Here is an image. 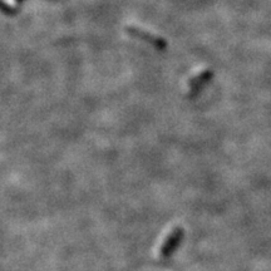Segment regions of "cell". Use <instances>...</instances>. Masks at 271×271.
<instances>
[{
  "mask_svg": "<svg viewBox=\"0 0 271 271\" xmlns=\"http://www.w3.org/2000/svg\"><path fill=\"white\" fill-rule=\"evenodd\" d=\"M181 237H182V228H176V230L172 231L160 248L161 255L166 256L168 255L169 253H172V250H173V247L176 246L177 242L180 241Z\"/></svg>",
  "mask_w": 271,
  "mask_h": 271,
  "instance_id": "obj_1",
  "label": "cell"
},
{
  "mask_svg": "<svg viewBox=\"0 0 271 271\" xmlns=\"http://www.w3.org/2000/svg\"><path fill=\"white\" fill-rule=\"evenodd\" d=\"M143 29H134V28H129V32H132L134 34V35L137 36H146L147 39H151L152 43H156L158 45H163V39H160L157 38L156 35H152V34H145L142 32Z\"/></svg>",
  "mask_w": 271,
  "mask_h": 271,
  "instance_id": "obj_2",
  "label": "cell"
}]
</instances>
